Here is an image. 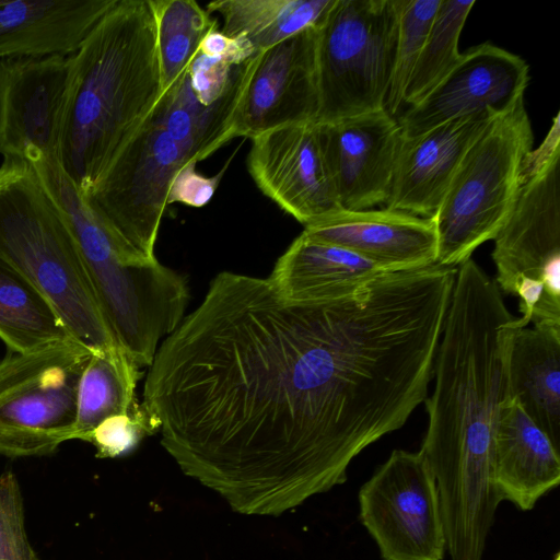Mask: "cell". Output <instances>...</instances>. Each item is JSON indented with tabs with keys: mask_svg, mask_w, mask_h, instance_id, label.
I'll list each match as a JSON object with an SVG mask.
<instances>
[{
	"mask_svg": "<svg viewBox=\"0 0 560 560\" xmlns=\"http://www.w3.org/2000/svg\"><path fill=\"white\" fill-rule=\"evenodd\" d=\"M395 385L352 293L293 303L268 278L223 271L162 340L142 404L185 476L235 513L278 517L347 480Z\"/></svg>",
	"mask_w": 560,
	"mask_h": 560,
	"instance_id": "1",
	"label": "cell"
},
{
	"mask_svg": "<svg viewBox=\"0 0 560 560\" xmlns=\"http://www.w3.org/2000/svg\"><path fill=\"white\" fill-rule=\"evenodd\" d=\"M522 327L494 280L472 258L457 267L419 451L435 479L451 560H482L501 502L492 435L499 408L510 398V346Z\"/></svg>",
	"mask_w": 560,
	"mask_h": 560,
	"instance_id": "2",
	"label": "cell"
},
{
	"mask_svg": "<svg viewBox=\"0 0 560 560\" xmlns=\"http://www.w3.org/2000/svg\"><path fill=\"white\" fill-rule=\"evenodd\" d=\"M162 93L151 0H117L71 55L59 162L82 198Z\"/></svg>",
	"mask_w": 560,
	"mask_h": 560,
	"instance_id": "3",
	"label": "cell"
},
{
	"mask_svg": "<svg viewBox=\"0 0 560 560\" xmlns=\"http://www.w3.org/2000/svg\"><path fill=\"white\" fill-rule=\"evenodd\" d=\"M0 258L44 295L77 341L92 350L121 347L63 215L23 160L0 165Z\"/></svg>",
	"mask_w": 560,
	"mask_h": 560,
	"instance_id": "4",
	"label": "cell"
},
{
	"mask_svg": "<svg viewBox=\"0 0 560 560\" xmlns=\"http://www.w3.org/2000/svg\"><path fill=\"white\" fill-rule=\"evenodd\" d=\"M26 162L63 215L118 341L138 348L161 336L182 310L186 279L115 238L86 205L58 158L37 154Z\"/></svg>",
	"mask_w": 560,
	"mask_h": 560,
	"instance_id": "5",
	"label": "cell"
},
{
	"mask_svg": "<svg viewBox=\"0 0 560 560\" xmlns=\"http://www.w3.org/2000/svg\"><path fill=\"white\" fill-rule=\"evenodd\" d=\"M560 121L527 155L491 254L499 290L520 300L522 322L560 327Z\"/></svg>",
	"mask_w": 560,
	"mask_h": 560,
	"instance_id": "6",
	"label": "cell"
},
{
	"mask_svg": "<svg viewBox=\"0 0 560 560\" xmlns=\"http://www.w3.org/2000/svg\"><path fill=\"white\" fill-rule=\"evenodd\" d=\"M533 140L523 97L497 115L472 142L431 218L436 264L458 267L495 237L512 207Z\"/></svg>",
	"mask_w": 560,
	"mask_h": 560,
	"instance_id": "7",
	"label": "cell"
},
{
	"mask_svg": "<svg viewBox=\"0 0 560 560\" xmlns=\"http://www.w3.org/2000/svg\"><path fill=\"white\" fill-rule=\"evenodd\" d=\"M398 0H334L317 26L316 124L385 109Z\"/></svg>",
	"mask_w": 560,
	"mask_h": 560,
	"instance_id": "8",
	"label": "cell"
},
{
	"mask_svg": "<svg viewBox=\"0 0 560 560\" xmlns=\"http://www.w3.org/2000/svg\"><path fill=\"white\" fill-rule=\"evenodd\" d=\"M208 156L200 147L175 138L154 106L83 199L122 245L156 260L171 183L185 164Z\"/></svg>",
	"mask_w": 560,
	"mask_h": 560,
	"instance_id": "9",
	"label": "cell"
},
{
	"mask_svg": "<svg viewBox=\"0 0 560 560\" xmlns=\"http://www.w3.org/2000/svg\"><path fill=\"white\" fill-rule=\"evenodd\" d=\"M92 351L70 339L0 358V455L47 456L72 440L78 384Z\"/></svg>",
	"mask_w": 560,
	"mask_h": 560,
	"instance_id": "10",
	"label": "cell"
},
{
	"mask_svg": "<svg viewBox=\"0 0 560 560\" xmlns=\"http://www.w3.org/2000/svg\"><path fill=\"white\" fill-rule=\"evenodd\" d=\"M360 520L384 560H442L446 538L434 476L420 452L395 450L359 491Z\"/></svg>",
	"mask_w": 560,
	"mask_h": 560,
	"instance_id": "11",
	"label": "cell"
},
{
	"mask_svg": "<svg viewBox=\"0 0 560 560\" xmlns=\"http://www.w3.org/2000/svg\"><path fill=\"white\" fill-rule=\"evenodd\" d=\"M316 46L317 27H310L247 60L232 115L233 139L316 121Z\"/></svg>",
	"mask_w": 560,
	"mask_h": 560,
	"instance_id": "12",
	"label": "cell"
},
{
	"mask_svg": "<svg viewBox=\"0 0 560 560\" xmlns=\"http://www.w3.org/2000/svg\"><path fill=\"white\" fill-rule=\"evenodd\" d=\"M71 56L0 60V154L58 158Z\"/></svg>",
	"mask_w": 560,
	"mask_h": 560,
	"instance_id": "13",
	"label": "cell"
},
{
	"mask_svg": "<svg viewBox=\"0 0 560 560\" xmlns=\"http://www.w3.org/2000/svg\"><path fill=\"white\" fill-rule=\"evenodd\" d=\"M250 140L247 168L256 186L304 228L341 209L315 122Z\"/></svg>",
	"mask_w": 560,
	"mask_h": 560,
	"instance_id": "14",
	"label": "cell"
},
{
	"mask_svg": "<svg viewBox=\"0 0 560 560\" xmlns=\"http://www.w3.org/2000/svg\"><path fill=\"white\" fill-rule=\"evenodd\" d=\"M529 67L491 43L460 54L457 63L421 101L396 118L404 137L482 112L501 114L525 96Z\"/></svg>",
	"mask_w": 560,
	"mask_h": 560,
	"instance_id": "15",
	"label": "cell"
},
{
	"mask_svg": "<svg viewBox=\"0 0 560 560\" xmlns=\"http://www.w3.org/2000/svg\"><path fill=\"white\" fill-rule=\"evenodd\" d=\"M316 125L340 208L385 206L401 140L397 119L380 109Z\"/></svg>",
	"mask_w": 560,
	"mask_h": 560,
	"instance_id": "16",
	"label": "cell"
},
{
	"mask_svg": "<svg viewBox=\"0 0 560 560\" xmlns=\"http://www.w3.org/2000/svg\"><path fill=\"white\" fill-rule=\"evenodd\" d=\"M499 114L482 112L404 137L384 208L432 218L465 153Z\"/></svg>",
	"mask_w": 560,
	"mask_h": 560,
	"instance_id": "17",
	"label": "cell"
},
{
	"mask_svg": "<svg viewBox=\"0 0 560 560\" xmlns=\"http://www.w3.org/2000/svg\"><path fill=\"white\" fill-rule=\"evenodd\" d=\"M303 232L351 250L387 271L436 264L438 240L431 218L387 208L339 209L305 226Z\"/></svg>",
	"mask_w": 560,
	"mask_h": 560,
	"instance_id": "18",
	"label": "cell"
},
{
	"mask_svg": "<svg viewBox=\"0 0 560 560\" xmlns=\"http://www.w3.org/2000/svg\"><path fill=\"white\" fill-rule=\"evenodd\" d=\"M492 472L501 501L522 511L560 481V450L528 417L515 398L505 399L492 435Z\"/></svg>",
	"mask_w": 560,
	"mask_h": 560,
	"instance_id": "19",
	"label": "cell"
},
{
	"mask_svg": "<svg viewBox=\"0 0 560 560\" xmlns=\"http://www.w3.org/2000/svg\"><path fill=\"white\" fill-rule=\"evenodd\" d=\"M117 0H0V60L71 56Z\"/></svg>",
	"mask_w": 560,
	"mask_h": 560,
	"instance_id": "20",
	"label": "cell"
},
{
	"mask_svg": "<svg viewBox=\"0 0 560 560\" xmlns=\"http://www.w3.org/2000/svg\"><path fill=\"white\" fill-rule=\"evenodd\" d=\"M384 272L389 271L302 232L278 258L268 280L288 302L315 303L345 296Z\"/></svg>",
	"mask_w": 560,
	"mask_h": 560,
	"instance_id": "21",
	"label": "cell"
},
{
	"mask_svg": "<svg viewBox=\"0 0 560 560\" xmlns=\"http://www.w3.org/2000/svg\"><path fill=\"white\" fill-rule=\"evenodd\" d=\"M509 396L560 450V327L518 328L508 360Z\"/></svg>",
	"mask_w": 560,
	"mask_h": 560,
	"instance_id": "22",
	"label": "cell"
},
{
	"mask_svg": "<svg viewBox=\"0 0 560 560\" xmlns=\"http://www.w3.org/2000/svg\"><path fill=\"white\" fill-rule=\"evenodd\" d=\"M334 0H217L206 10L223 20L222 32L245 37L256 52L317 27Z\"/></svg>",
	"mask_w": 560,
	"mask_h": 560,
	"instance_id": "23",
	"label": "cell"
},
{
	"mask_svg": "<svg viewBox=\"0 0 560 560\" xmlns=\"http://www.w3.org/2000/svg\"><path fill=\"white\" fill-rule=\"evenodd\" d=\"M139 378L140 368L124 348L93 350L78 384L72 440L86 442L103 420L132 410Z\"/></svg>",
	"mask_w": 560,
	"mask_h": 560,
	"instance_id": "24",
	"label": "cell"
},
{
	"mask_svg": "<svg viewBox=\"0 0 560 560\" xmlns=\"http://www.w3.org/2000/svg\"><path fill=\"white\" fill-rule=\"evenodd\" d=\"M0 339L10 352H28L74 339L44 295L2 258Z\"/></svg>",
	"mask_w": 560,
	"mask_h": 560,
	"instance_id": "25",
	"label": "cell"
},
{
	"mask_svg": "<svg viewBox=\"0 0 560 560\" xmlns=\"http://www.w3.org/2000/svg\"><path fill=\"white\" fill-rule=\"evenodd\" d=\"M151 5L164 92L188 69L203 38L218 23L194 0H151Z\"/></svg>",
	"mask_w": 560,
	"mask_h": 560,
	"instance_id": "26",
	"label": "cell"
},
{
	"mask_svg": "<svg viewBox=\"0 0 560 560\" xmlns=\"http://www.w3.org/2000/svg\"><path fill=\"white\" fill-rule=\"evenodd\" d=\"M475 0H441L404 93L402 110L421 101L457 63L462 30Z\"/></svg>",
	"mask_w": 560,
	"mask_h": 560,
	"instance_id": "27",
	"label": "cell"
},
{
	"mask_svg": "<svg viewBox=\"0 0 560 560\" xmlns=\"http://www.w3.org/2000/svg\"><path fill=\"white\" fill-rule=\"evenodd\" d=\"M441 0H398V28L394 67L385 109L396 118L404 93L424 45Z\"/></svg>",
	"mask_w": 560,
	"mask_h": 560,
	"instance_id": "28",
	"label": "cell"
},
{
	"mask_svg": "<svg viewBox=\"0 0 560 560\" xmlns=\"http://www.w3.org/2000/svg\"><path fill=\"white\" fill-rule=\"evenodd\" d=\"M159 431V424L143 404L103 420L88 436L97 458H117L133 451L141 440Z\"/></svg>",
	"mask_w": 560,
	"mask_h": 560,
	"instance_id": "29",
	"label": "cell"
},
{
	"mask_svg": "<svg viewBox=\"0 0 560 560\" xmlns=\"http://www.w3.org/2000/svg\"><path fill=\"white\" fill-rule=\"evenodd\" d=\"M0 560H40L28 539L20 485L11 471L0 477Z\"/></svg>",
	"mask_w": 560,
	"mask_h": 560,
	"instance_id": "30",
	"label": "cell"
},
{
	"mask_svg": "<svg viewBox=\"0 0 560 560\" xmlns=\"http://www.w3.org/2000/svg\"><path fill=\"white\" fill-rule=\"evenodd\" d=\"M235 68L226 58L197 52L187 69L197 100L206 106L220 100L230 85Z\"/></svg>",
	"mask_w": 560,
	"mask_h": 560,
	"instance_id": "31",
	"label": "cell"
},
{
	"mask_svg": "<svg viewBox=\"0 0 560 560\" xmlns=\"http://www.w3.org/2000/svg\"><path fill=\"white\" fill-rule=\"evenodd\" d=\"M196 165L197 162H189L174 176L167 195V205L179 202L200 208L211 200L224 170L214 176L208 177L200 174Z\"/></svg>",
	"mask_w": 560,
	"mask_h": 560,
	"instance_id": "32",
	"label": "cell"
},
{
	"mask_svg": "<svg viewBox=\"0 0 560 560\" xmlns=\"http://www.w3.org/2000/svg\"><path fill=\"white\" fill-rule=\"evenodd\" d=\"M198 52L226 58L236 67L257 54L245 37H230L218 27L209 32L203 38Z\"/></svg>",
	"mask_w": 560,
	"mask_h": 560,
	"instance_id": "33",
	"label": "cell"
},
{
	"mask_svg": "<svg viewBox=\"0 0 560 560\" xmlns=\"http://www.w3.org/2000/svg\"><path fill=\"white\" fill-rule=\"evenodd\" d=\"M553 560H560V555L558 553Z\"/></svg>",
	"mask_w": 560,
	"mask_h": 560,
	"instance_id": "34",
	"label": "cell"
}]
</instances>
